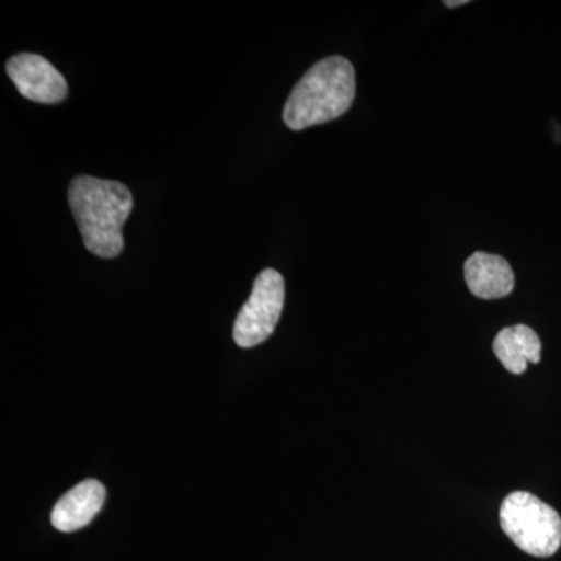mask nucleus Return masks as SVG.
<instances>
[{"instance_id":"nucleus-1","label":"nucleus","mask_w":561,"mask_h":561,"mask_svg":"<svg viewBox=\"0 0 561 561\" xmlns=\"http://www.w3.org/2000/svg\"><path fill=\"white\" fill-rule=\"evenodd\" d=\"M68 201L84 247L103 260L119 256L122 228L133 210L130 190L119 181L80 175L70 181Z\"/></svg>"},{"instance_id":"nucleus-9","label":"nucleus","mask_w":561,"mask_h":561,"mask_svg":"<svg viewBox=\"0 0 561 561\" xmlns=\"http://www.w3.org/2000/svg\"><path fill=\"white\" fill-rule=\"evenodd\" d=\"M468 0H456V2H451V0H446L445 5L448 9H456V7L467 5Z\"/></svg>"},{"instance_id":"nucleus-7","label":"nucleus","mask_w":561,"mask_h":561,"mask_svg":"<svg viewBox=\"0 0 561 561\" xmlns=\"http://www.w3.org/2000/svg\"><path fill=\"white\" fill-rule=\"evenodd\" d=\"M465 280L474 297L497 300L507 297L515 287V275L511 264L497 254H472L465 262Z\"/></svg>"},{"instance_id":"nucleus-3","label":"nucleus","mask_w":561,"mask_h":561,"mask_svg":"<svg viewBox=\"0 0 561 561\" xmlns=\"http://www.w3.org/2000/svg\"><path fill=\"white\" fill-rule=\"evenodd\" d=\"M502 530L522 551L552 557L561 546V518L551 505L527 491L508 494L500 508Z\"/></svg>"},{"instance_id":"nucleus-4","label":"nucleus","mask_w":561,"mask_h":561,"mask_svg":"<svg viewBox=\"0 0 561 561\" xmlns=\"http://www.w3.org/2000/svg\"><path fill=\"white\" fill-rule=\"evenodd\" d=\"M286 286L280 273L265 268L254 279L249 301L234 323V341L241 348H253L267 341L283 313Z\"/></svg>"},{"instance_id":"nucleus-8","label":"nucleus","mask_w":561,"mask_h":561,"mask_svg":"<svg viewBox=\"0 0 561 561\" xmlns=\"http://www.w3.org/2000/svg\"><path fill=\"white\" fill-rule=\"evenodd\" d=\"M493 351L501 364L513 375H523L527 364L541 360V341L537 332L526 324L505 328L496 335Z\"/></svg>"},{"instance_id":"nucleus-6","label":"nucleus","mask_w":561,"mask_h":561,"mask_svg":"<svg viewBox=\"0 0 561 561\" xmlns=\"http://www.w3.org/2000/svg\"><path fill=\"white\" fill-rule=\"evenodd\" d=\"M105 497L106 490L101 482L88 479L79 483L55 504L51 526L60 531L83 529L101 512Z\"/></svg>"},{"instance_id":"nucleus-2","label":"nucleus","mask_w":561,"mask_h":561,"mask_svg":"<svg viewBox=\"0 0 561 561\" xmlns=\"http://www.w3.org/2000/svg\"><path fill=\"white\" fill-rule=\"evenodd\" d=\"M356 95V73L343 57H328L313 65L291 90L283 119L300 131L343 116Z\"/></svg>"},{"instance_id":"nucleus-5","label":"nucleus","mask_w":561,"mask_h":561,"mask_svg":"<svg viewBox=\"0 0 561 561\" xmlns=\"http://www.w3.org/2000/svg\"><path fill=\"white\" fill-rule=\"evenodd\" d=\"M7 73L28 101L54 105L68 98V83L55 66L35 54H20L7 62Z\"/></svg>"}]
</instances>
